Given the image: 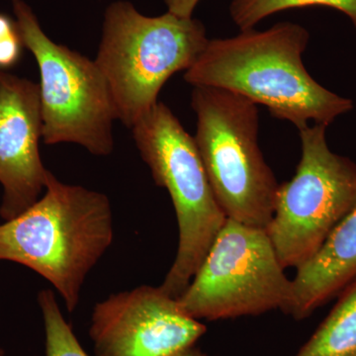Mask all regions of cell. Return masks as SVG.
<instances>
[{"mask_svg": "<svg viewBox=\"0 0 356 356\" xmlns=\"http://www.w3.org/2000/svg\"><path fill=\"white\" fill-rule=\"evenodd\" d=\"M17 28L18 25L15 19H13L7 14L0 13V37L13 32Z\"/></svg>", "mask_w": 356, "mask_h": 356, "instance_id": "cell-17", "label": "cell"}, {"mask_svg": "<svg viewBox=\"0 0 356 356\" xmlns=\"http://www.w3.org/2000/svg\"><path fill=\"white\" fill-rule=\"evenodd\" d=\"M4 355H6V353H4V350L0 348V356H4Z\"/></svg>", "mask_w": 356, "mask_h": 356, "instance_id": "cell-19", "label": "cell"}, {"mask_svg": "<svg viewBox=\"0 0 356 356\" xmlns=\"http://www.w3.org/2000/svg\"><path fill=\"white\" fill-rule=\"evenodd\" d=\"M177 356H206L204 355L202 351H200L197 350V348H189V350L184 351V353H180V355H178Z\"/></svg>", "mask_w": 356, "mask_h": 356, "instance_id": "cell-18", "label": "cell"}, {"mask_svg": "<svg viewBox=\"0 0 356 356\" xmlns=\"http://www.w3.org/2000/svg\"><path fill=\"white\" fill-rule=\"evenodd\" d=\"M131 130L143 161L156 185L170 193L177 214V254L161 287L178 299L228 218L218 203L193 136L165 103H156Z\"/></svg>", "mask_w": 356, "mask_h": 356, "instance_id": "cell-5", "label": "cell"}, {"mask_svg": "<svg viewBox=\"0 0 356 356\" xmlns=\"http://www.w3.org/2000/svg\"><path fill=\"white\" fill-rule=\"evenodd\" d=\"M209 40L193 16L170 11L147 16L125 0L109 4L95 60L108 84L117 120L132 128L159 102L166 81L191 69Z\"/></svg>", "mask_w": 356, "mask_h": 356, "instance_id": "cell-3", "label": "cell"}, {"mask_svg": "<svg viewBox=\"0 0 356 356\" xmlns=\"http://www.w3.org/2000/svg\"><path fill=\"white\" fill-rule=\"evenodd\" d=\"M284 270L266 229L227 219L178 301L197 320L285 313L292 280Z\"/></svg>", "mask_w": 356, "mask_h": 356, "instance_id": "cell-8", "label": "cell"}, {"mask_svg": "<svg viewBox=\"0 0 356 356\" xmlns=\"http://www.w3.org/2000/svg\"><path fill=\"white\" fill-rule=\"evenodd\" d=\"M113 215L102 192L64 184L49 170L44 193L0 224V261L22 264L57 289L70 313L86 276L113 242Z\"/></svg>", "mask_w": 356, "mask_h": 356, "instance_id": "cell-2", "label": "cell"}, {"mask_svg": "<svg viewBox=\"0 0 356 356\" xmlns=\"http://www.w3.org/2000/svg\"><path fill=\"white\" fill-rule=\"evenodd\" d=\"M11 2L23 43L39 67L43 142L76 144L95 156H109L117 115L102 70L95 60L54 42L25 0Z\"/></svg>", "mask_w": 356, "mask_h": 356, "instance_id": "cell-6", "label": "cell"}, {"mask_svg": "<svg viewBox=\"0 0 356 356\" xmlns=\"http://www.w3.org/2000/svg\"><path fill=\"white\" fill-rule=\"evenodd\" d=\"M207 329L161 287L143 285L96 304L89 336L96 356H177Z\"/></svg>", "mask_w": 356, "mask_h": 356, "instance_id": "cell-9", "label": "cell"}, {"mask_svg": "<svg viewBox=\"0 0 356 356\" xmlns=\"http://www.w3.org/2000/svg\"><path fill=\"white\" fill-rule=\"evenodd\" d=\"M201 0H165L168 11L182 17H192Z\"/></svg>", "mask_w": 356, "mask_h": 356, "instance_id": "cell-16", "label": "cell"}, {"mask_svg": "<svg viewBox=\"0 0 356 356\" xmlns=\"http://www.w3.org/2000/svg\"><path fill=\"white\" fill-rule=\"evenodd\" d=\"M43 118L39 84L0 70V217L24 212L41 197L49 170L40 154Z\"/></svg>", "mask_w": 356, "mask_h": 356, "instance_id": "cell-10", "label": "cell"}, {"mask_svg": "<svg viewBox=\"0 0 356 356\" xmlns=\"http://www.w3.org/2000/svg\"><path fill=\"white\" fill-rule=\"evenodd\" d=\"M38 303L43 315L46 356H89L63 316L54 292L42 290Z\"/></svg>", "mask_w": 356, "mask_h": 356, "instance_id": "cell-14", "label": "cell"}, {"mask_svg": "<svg viewBox=\"0 0 356 356\" xmlns=\"http://www.w3.org/2000/svg\"><path fill=\"white\" fill-rule=\"evenodd\" d=\"M310 33L297 23L280 22L264 31L242 30L231 38L209 40L184 79L192 86L232 91L298 130L329 126L353 109L350 98L314 79L303 63Z\"/></svg>", "mask_w": 356, "mask_h": 356, "instance_id": "cell-1", "label": "cell"}, {"mask_svg": "<svg viewBox=\"0 0 356 356\" xmlns=\"http://www.w3.org/2000/svg\"><path fill=\"white\" fill-rule=\"evenodd\" d=\"M327 128L312 124L299 130L296 173L276 192L266 232L285 269L308 261L356 204V163L330 149Z\"/></svg>", "mask_w": 356, "mask_h": 356, "instance_id": "cell-7", "label": "cell"}, {"mask_svg": "<svg viewBox=\"0 0 356 356\" xmlns=\"http://www.w3.org/2000/svg\"><path fill=\"white\" fill-rule=\"evenodd\" d=\"M310 6L336 9L350 18L356 30V0H232L229 15L242 31L252 29L257 23L274 13Z\"/></svg>", "mask_w": 356, "mask_h": 356, "instance_id": "cell-13", "label": "cell"}, {"mask_svg": "<svg viewBox=\"0 0 356 356\" xmlns=\"http://www.w3.org/2000/svg\"><path fill=\"white\" fill-rule=\"evenodd\" d=\"M25 48L19 28L0 37V70L7 72L20 62Z\"/></svg>", "mask_w": 356, "mask_h": 356, "instance_id": "cell-15", "label": "cell"}, {"mask_svg": "<svg viewBox=\"0 0 356 356\" xmlns=\"http://www.w3.org/2000/svg\"><path fill=\"white\" fill-rule=\"evenodd\" d=\"M191 107L194 140L225 215L266 229L280 184L259 146L257 105L225 89L194 86Z\"/></svg>", "mask_w": 356, "mask_h": 356, "instance_id": "cell-4", "label": "cell"}, {"mask_svg": "<svg viewBox=\"0 0 356 356\" xmlns=\"http://www.w3.org/2000/svg\"><path fill=\"white\" fill-rule=\"evenodd\" d=\"M296 356H356V280Z\"/></svg>", "mask_w": 356, "mask_h": 356, "instance_id": "cell-12", "label": "cell"}, {"mask_svg": "<svg viewBox=\"0 0 356 356\" xmlns=\"http://www.w3.org/2000/svg\"><path fill=\"white\" fill-rule=\"evenodd\" d=\"M355 280L356 204L318 252L297 268L285 313L295 320L310 317Z\"/></svg>", "mask_w": 356, "mask_h": 356, "instance_id": "cell-11", "label": "cell"}]
</instances>
